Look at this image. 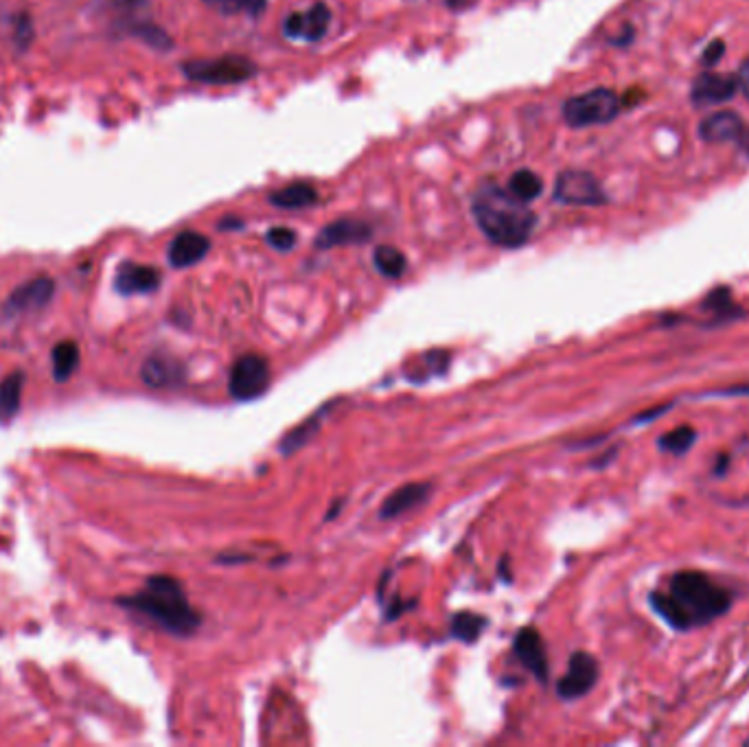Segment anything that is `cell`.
Masks as SVG:
<instances>
[{"instance_id": "d6a6232c", "label": "cell", "mask_w": 749, "mask_h": 747, "mask_svg": "<svg viewBox=\"0 0 749 747\" xmlns=\"http://www.w3.org/2000/svg\"><path fill=\"white\" fill-rule=\"evenodd\" d=\"M723 51H725V44L721 40H714V42H710L708 47H706L704 57H701V62H704L706 66H714L723 57Z\"/></svg>"}, {"instance_id": "9a60e30c", "label": "cell", "mask_w": 749, "mask_h": 747, "mask_svg": "<svg viewBox=\"0 0 749 747\" xmlns=\"http://www.w3.org/2000/svg\"><path fill=\"white\" fill-rule=\"evenodd\" d=\"M736 79L730 75H721V73H701L693 90H690V97H693V103L699 108L704 106H719V103H725L736 95Z\"/></svg>"}, {"instance_id": "83f0119b", "label": "cell", "mask_w": 749, "mask_h": 747, "mask_svg": "<svg viewBox=\"0 0 749 747\" xmlns=\"http://www.w3.org/2000/svg\"><path fill=\"white\" fill-rule=\"evenodd\" d=\"M695 441H697V432L693 428H688V425H684V428H675L673 432H668L666 436H662L660 447L664 452L684 454V452H688V447L693 445Z\"/></svg>"}, {"instance_id": "f1b7e54d", "label": "cell", "mask_w": 749, "mask_h": 747, "mask_svg": "<svg viewBox=\"0 0 749 747\" xmlns=\"http://www.w3.org/2000/svg\"><path fill=\"white\" fill-rule=\"evenodd\" d=\"M318 415H320V412H318ZM318 415H316V417H311L307 423L298 425V428H294L290 434L285 436L283 443H281V452H283V454H292V452H296L298 447H303V445L311 439V436H314V434L318 432V421H320Z\"/></svg>"}, {"instance_id": "cb8c5ba5", "label": "cell", "mask_w": 749, "mask_h": 747, "mask_svg": "<svg viewBox=\"0 0 749 747\" xmlns=\"http://www.w3.org/2000/svg\"><path fill=\"white\" fill-rule=\"evenodd\" d=\"M22 386H25V373L22 371L9 373L3 379V384H0V415L14 417L20 410Z\"/></svg>"}, {"instance_id": "d590c367", "label": "cell", "mask_w": 749, "mask_h": 747, "mask_svg": "<svg viewBox=\"0 0 749 747\" xmlns=\"http://www.w3.org/2000/svg\"><path fill=\"white\" fill-rule=\"evenodd\" d=\"M443 3H445L449 9L460 11V9H467L471 3H474V0H443Z\"/></svg>"}, {"instance_id": "4fadbf2b", "label": "cell", "mask_w": 749, "mask_h": 747, "mask_svg": "<svg viewBox=\"0 0 749 747\" xmlns=\"http://www.w3.org/2000/svg\"><path fill=\"white\" fill-rule=\"evenodd\" d=\"M160 281H163V274H160V270L145 266V263L125 261L119 266L117 277H114V290L123 296L149 294L158 290Z\"/></svg>"}, {"instance_id": "836d02e7", "label": "cell", "mask_w": 749, "mask_h": 747, "mask_svg": "<svg viewBox=\"0 0 749 747\" xmlns=\"http://www.w3.org/2000/svg\"><path fill=\"white\" fill-rule=\"evenodd\" d=\"M736 84L743 90V95L749 99V57L741 64L739 75H736Z\"/></svg>"}, {"instance_id": "ba28073f", "label": "cell", "mask_w": 749, "mask_h": 747, "mask_svg": "<svg viewBox=\"0 0 749 747\" xmlns=\"http://www.w3.org/2000/svg\"><path fill=\"white\" fill-rule=\"evenodd\" d=\"M149 0H90V14L110 22L114 31L130 33L147 22Z\"/></svg>"}, {"instance_id": "2e32d148", "label": "cell", "mask_w": 749, "mask_h": 747, "mask_svg": "<svg viewBox=\"0 0 749 747\" xmlns=\"http://www.w3.org/2000/svg\"><path fill=\"white\" fill-rule=\"evenodd\" d=\"M211 250V239L195 233V231H182L174 237V241L169 244L167 250V259L174 268H191L195 263H200Z\"/></svg>"}, {"instance_id": "7a4b0ae2", "label": "cell", "mask_w": 749, "mask_h": 747, "mask_svg": "<svg viewBox=\"0 0 749 747\" xmlns=\"http://www.w3.org/2000/svg\"><path fill=\"white\" fill-rule=\"evenodd\" d=\"M471 213L480 231L500 248L524 246L537 226V215L528 209V204L498 185H485L476 191Z\"/></svg>"}, {"instance_id": "277c9868", "label": "cell", "mask_w": 749, "mask_h": 747, "mask_svg": "<svg viewBox=\"0 0 749 747\" xmlns=\"http://www.w3.org/2000/svg\"><path fill=\"white\" fill-rule=\"evenodd\" d=\"M182 73L191 82L209 86H233L244 84L257 75V64L244 55H222L211 60H191L184 62Z\"/></svg>"}, {"instance_id": "5bb4252c", "label": "cell", "mask_w": 749, "mask_h": 747, "mask_svg": "<svg viewBox=\"0 0 749 747\" xmlns=\"http://www.w3.org/2000/svg\"><path fill=\"white\" fill-rule=\"evenodd\" d=\"M513 649L517 658H520V662L537 677V680L541 682L548 680V653H546L544 638L539 636V631L535 627H524L517 631V636L513 640Z\"/></svg>"}, {"instance_id": "e575fe53", "label": "cell", "mask_w": 749, "mask_h": 747, "mask_svg": "<svg viewBox=\"0 0 749 747\" xmlns=\"http://www.w3.org/2000/svg\"><path fill=\"white\" fill-rule=\"evenodd\" d=\"M217 226H220V231H239V228H244V222H241L235 215H226L222 217Z\"/></svg>"}, {"instance_id": "484cf974", "label": "cell", "mask_w": 749, "mask_h": 747, "mask_svg": "<svg viewBox=\"0 0 749 747\" xmlns=\"http://www.w3.org/2000/svg\"><path fill=\"white\" fill-rule=\"evenodd\" d=\"M487 620L474 614V612H460L452 618V636L463 640V642H476L478 636L482 634V629H485Z\"/></svg>"}, {"instance_id": "8fae6325", "label": "cell", "mask_w": 749, "mask_h": 747, "mask_svg": "<svg viewBox=\"0 0 749 747\" xmlns=\"http://www.w3.org/2000/svg\"><path fill=\"white\" fill-rule=\"evenodd\" d=\"M373 237V226L364 220H355V217H342L327 224L322 231L316 235L314 246L318 250H331L340 246H360L371 241Z\"/></svg>"}, {"instance_id": "9c48e42d", "label": "cell", "mask_w": 749, "mask_h": 747, "mask_svg": "<svg viewBox=\"0 0 749 747\" xmlns=\"http://www.w3.org/2000/svg\"><path fill=\"white\" fill-rule=\"evenodd\" d=\"M331 27V9L316 3L309 9L294 11L283 20V36L294 42H318L327 36Z\"/></svg>"}, {"instance_id": "ffe728a7", "label": "cell", "mask_w": 749, "mask_h": 747, "mask_svg": "<svg viewBox=\"0 0 749 747\" xmlns=\"http://www.w3.org/2000/svg\"><path fill=\"white\" fill-rule=\"evenodd\" d=\"M268 200L276 206V209H285V211H301V209H311L320 202V195L314 185L309 182H292V185L276 189L268 195Z\"/></svg>"}, {"instance_id": "f546056e", "label": "cell", "mask_w": 749, "mask_h": 747, "mask_svg": "<svg viewBox=\"0 0 749 747\" xmlns=\"http://www.w3.org/2000/svg\"><path fill=\"white\" fill-rule=\"evenodd\" d=\"M704 309H708V312L717 314V316H728V318H734L736 316V307L732 303L730 298V292L728 290H714L706 301H704Z\"/></svg>"}, {"instance_id": "6da1fadb", "label": "cell", "mask_w": 749, "mask_h": 747, "mask_svg": "<svg viewBox=\"0 0 749 747\" xmlns=\"http://www.w3.org/2000/svg\"><path fill=\"white\" fill-rule=\"evenodd\" d=\"M732 594L697 570L677 572L666 590L651 594V607L677 631L704 627L728 612Z\"/></svg>"}, {"instance_id": "3957f363", "label": "cell", "mask_w": 749, "mask_h": 747, "mask_svg": "<svg viewBox=\"0 0 749 747\" xmlns=\"http://www.w3.org/2000/svg\"><path fill=\"white\" fill-rule=\"evenodd\" d=\"M121 607L143 614L156 625L174 636H191L200 627L202 618L191 607L182 585L171 577H149L145 588L132 596H123L117 601Z\"/></svg>"}, {"instance_id": "30bf717a", "label": "cell", "mask_w": 749, "mask_h": 747, "mask_svg": "<svg viewBox=\"0 0 749 747\" xmlns=\"http://www.w3.org/2000/svg\"><path fill=\"white\" fill-rule=\"evenodd\" d=\"M598 682V662L594 655L585 651L572 653L566 675L557 684V693L561 699H579L587 695Z\"/></svg>"}, {"instance_id": "d4e9b609", "label": "cell", "mask_w": 749, "mask_h": 747, "mask_svg": "<svg viewBox=\"0 0 749 747\" xmlns=\"http://www.w3.org/2000/svg\"><path fill=\"white\" fill-rule=\"evenodd\" d=\"M204 3L220 11L222 16L259 18L268 9V0H204Z\"/></svg>"}, {"instance_id": "44dd1931", "label": "cell", "mask_w": 749, "mask_h": 747, "mask_svg": "<svg viewBox=\"0 0 749 747\" xmlns=\"http://www.w3.org/2000/svg\"><path fill=\"white\" fill-rule=\"evenodd\" d=\"M51 358H53L55 382L64 384L79 369V360H82V355H79V347L73 340H62V342L55 344Z\"/></svg>"}, {"instance_id": "603a6c76", "label": "cell", "mask_w": 749, "mask_h": 747, "mask_svg": "<svg viewBox=\"0 0 749 747\" xmlns=\"http://www.w3.org/2000/svg\"><path fill=\"white\" fill-rule=\"evenodd\" d=\"M506 189H509V193L515 195L517 200L528 204V202H533V200L539 198L541 191H544V182H541V178L535 174V171L520 169L511 176L509 187H506Z\"/></svg>"}, {"instance_id": "4dcf8cb0", "label": "cell", "mask_w": 749, "mask_h": 747, "mask_svg": "<svg viewBox=\"0 0 749 747\" xmlns=\"http://www.w3.org/2000/svg\"><path fill=\"white\" fill-rule=\"evenodd\" d=\"M33 36H36V29H33V20L29 14H18L14 18V44L18 51H27L33 42Z\"/></svg>"}, {"instance_id": "ac0fdd59", "label": "cell", "mask_w": 749, "mask_h": 747, "mask_svg": "<svg viewBox=\"0 0 749 747\" xmlns=\"http://www.w3.org/2000/svg\"><path fill=\"white\" fill-rule=\"evenodd\" d=\"M430 491V482H408V485L399 487L395 493H390L382 504V509H379V517L382 520H395V517L408 513L410 509L419 507L421 502L428 500Z\"/></svg>"}, {"instance_id": "7402d4cb", "label": "cell", "mask_w": 749, "mask_h": 747, "mask_svg": "<svg viewBox=\"0 0 749 747\" xmlns=\"http://www.w3.org/2000/svg\"><path fill=\"white\" fill-rule=\"evenodd\" d=\"M373 263L386 279H399L408 270V259L395 246H377L373 252Z\"/></svg>"}, {"instance_id": "e0dca14e", "label": "cell", "mask_w": 749, "mask_h": 747, "mask_svg": "<svg viewBox=\"0 0 749 747\" xmlns=\"http://www.w3.org/2000/svg\"><path fill=\"white\" fill-rule=\"evenodd\" d=\"M141 377L152 388H169L184 382V366L180 364V360L171 358L167 353H154L145 360Z\"/></svg>"}, {"instance_id": "d6986e66", "label": "cell", "mask_w": 749, "mask_h": 747, "mask_svg": "<svg viewBox=\"0 0 749 747\" xmlns=\"http://www.w3.org/2000/svg\"><path fill=\"white\" fill-rule=\"evenodd\" d=\"M699 134L708 143H739L745 136V123L734 112H717L701 123Z\"/></svg>"}, {"instance_id": "4316f807", "label": "cell", "mask_w": 749, "mask_h": 747, "mask_svg": "<svg viewBox=\"0 0 749 747\" xmlns=\"http://www.w3.org/2000/svg\"><path fill=\"white\" fill-rule=\"evenodd\" d=\"M132 36L138 38V40H143L145 44H149V47L156 49V51H169L171 47H174V42H171V38L167 36V31L160 29L158 25H154L152 20H147V22H143V25H138L132 31Z\"/></svg>"}, {"instance_id": "1f68e13d", "label": "cell", "mask_w": 749, "mask_h": 747, "mask_svg": "<svg viewBox=\"0 0 749 747\" xmlns=\"http://www.w3.org/2000/svg\"><path fill=\"white\" fill-rule=\"evenodd\" d=\"M265 239H268V244L272 248L281 250V252H287V250H292L296 246L298 235L292 231V228H287V226H274V228H270L268 235H265Z\"/></svg>"}, {"instance_id": "8992f818", "label": "cell", "mask_w": 749, "mask_h": 747, "mask_svg": "<svg viewBox=\"0 0 749 747\" xmlns=\"http://www.w3.org/2000/svg\"><path fill=\"white\" fill-rule=\"evenodd\" d=\"M270 386V364L257 353L241 355L230 366L228 393L237 401H250L261 397Z\"/></svg>"}, {"instance_id": "8d00e7d4", "label": "cell", "mask_w": 749, "mask_h": 747, "mask_svg": "<svg viewBox=\"0 0 749 747\" xmlns=\"http://www.w3.org/2000/svg\"><path fill=\"white\" fill-rule=\"evenodd\" d=\"M725 393H732V395H749V386H739V388H730V390H725Z\"/></svg>"}, {"instance_id": "5b68a950", "label": "cell", "mask_w": 749, "mask_h": 747, "mask_svg": "<svg viewBox=\"0 0 749 747\" xmlns=\"http://www.w3.org/2000/svg\"><path fill=\"white\" fill-rule=\"evenodd\" d=\"M620 112V99L609 88H594L590 93L570 97L563 103V121L570 128H590L614 121Z\"/></svg>"}, {"instance_id": "7c38bea8", "label": "cell", "mask_w": 749, "mask_h": 747, "mask_svg": "<svg viewBox=\"0 0 749 747\" xmlns=\"http://www.w3.org/2000/svg\"><path fill=\"white\" fill-rule=\"evenodd\" d=\"M55 294V283L49 277H38L31 279L25 285L16 287L5 301V314L7 316H20L29 312H38V309L46 307L51 303Z\"/></svg>"}, {"instance_id": "52a82bcc", "label": "cell", "mask_w": 749, "mask_h": 747, "mask_svg": "<svg viewBox=\"0 0 749 747\" xmlns=\"http://www.w3.org/2000/svg\"><path fill=\"white\" fill-rule=\"evenodd\" d=\"M555 200L570 206H601L607 202V195L592 174L581 169H568L557 178Z\"/></svg>"}]
</instances>
